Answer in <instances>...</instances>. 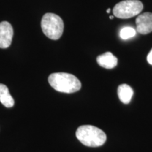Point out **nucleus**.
<instances>
[{"label":"nucleus","instance_id":"1","mask_svg":"<svg viewBox=\"0 0 152 152\" xmlns=\"http://www.w3.org/2000/svg\"><path fill=\"white\" fill-rule=\"evenodd\" d=\"M49 83L55 90L63 93H74L81 88V83L75 75L67 73H52L48 77Z\"/></svg>","mask_w":152,"mask_h":152},{"label":"nucleus","instance_id":"2","mask_svg":"<svg viewBox=\"0 0 152 152\" xmlns=\"http://www.w3.org/2000/svg\"><path fill=\"white\" fill-rule=\"evenodd\" d=\"M75 134L77 140L87 147H100L106 141L105 132L93 125H82L77 129Z\"/></svg>","mask_w":152,"mask_h":152},{"label":"nucleus","instance_id":"3","mask_svg":"<svg viewBox=\"0 0 152 152\" xmlns=\"http://www.w3.org/2000/svg\"><path fill=\"white\" fill-rule=\"evenodd\" d=\"M41 28L43 33L49 39L57 40L64 32V21L58 15L47 13L42 18Z\"/></svg>","mask_w":152,"mask_h":152},{"label":"nucleus","instance_id":"4","mask_svg":"<svg viewBox=\"0 0 152 152\" xmlns=\"http://www.w3.org/2000/svg\"><path fill=\"white\" fill-rule=\"evenodd\" d=\"M142 9L143 4L139 0H124L114 7L113 14L117 18L125 19L137 16Z\"/></svg>","mask_w":152,"mask_h":152},{"label":"nucleus","instance_id":"5","mask_svg":"<svg viewBox=\"0 0 152 152\" xmlns=\"http://www.w3.org/2000/svg\"><path fill=\"white\" fill-rule=\"evenodd\" d=\"M14 36L12 26L7 21L0 23V48L7 49L10 47Z\"/></svg>","mask_w":152,"mask_h":152},{"label":"nucleus","instance_id":"6","mask_svg":"<svg viewBox=\"0 0 152 152\" xmlns=\"http://www.w3.org/2000/svg\"><path fill=\"white\" fill-rule=\"evenodd\" d=\"M137 31L142 35L152 32V13L146 12L139 15L136 18Z\"/></svg>","mask_w":152,"mask_h":152},{"label":"nucleus","instance_id":"7","mask_svg":"<svg viewBox=\"0 0 152 152\" xmlns=\"http://www.w3.org/2000/svg\"><path fill=\"white\" fill-rule=\"evenodd\" d=\"M96 61L102 67L106 69L115 68L118 64V58L111 52H106L96 58Z\"/></svg>","mask_w":152,"mask_h":152},{"label":"nucleus","instance_id":"8","mask_svg":"<svg viewBox=\"0 0 152 152\" xmlns=\"http://www.w3.org/2000/svg\"><path fill=\"white\" fill-rule=\"evenodd\" d=\"M134 92L132 87L127 84H122L119 85L118 88V95L119 99L123 104H129L130 102Z\"/></svg>","mask_w":152,"mask_h":152},{"label":"nucleus","instance_id":"9","mask_svg":"<svg viewBox=\"0 0 152 152\" xmlns=\"http://www.w3.org/2000/svg\"><path fill=\"white\" fill-rule=\"evenodd\" d=\"M0 102L5 107L11 108L14 105V99L9 93L8 87L4 84H0Z\"/></svg>","mask_w":152,"mask_h":152},{"label":"nucleus","instance_id":"10","mask_svg":"<svg viewBox=\"0 0 152 152\" xmlns=\"http://www.w3.org/2000/svg\"><path fill=\"white\" fill-rule=\"evenodd\" d=\"M136 35V30L132 27H127L123 28L120 32V37L123 39H128L130 38H132Z\"/></svg>","mask_w":152,"mask_h":152},{"label":"nucleus","instance_id":"11","mask_svg":"<svg viewBox=\"0 0 152 152\" xmlns=\"http://www.w3.org/2000/svg\"><path fill=\"white\" fill-rule=\"evenodd\" d=\"M147 61L149 64L152 65V49H151V50L150 51L149 54H148V56H147Z\"/></svg>","mask_w":152,"mask_h":152},{"label":"nucleus","instance_id":"12","mask_svg":"<svg viewBox=\"0 0 152 152\" xmlns=\"http://www.w3.org/2000/svg\"><path fill=\"white\" fill-rule=\"evenodd\" d=\"M110 11H111V9H107V11H106V12H107L108 14H109Z\"/></svg>","mask_w":152,"mask_h":152},{"label":"nucleus","instance_id":"13","mask_svg":"<svg viewBox=\"0 0 152 152\" xmlns=\"http://www.w3.org/2000/svg\"><path fill=\"white\" fill-rule=\"evenodd\" d=\"M109 18H110V19H113V16H109Z\"/></svg>","mask_w":152,"mask_h":152}]
</instances>
